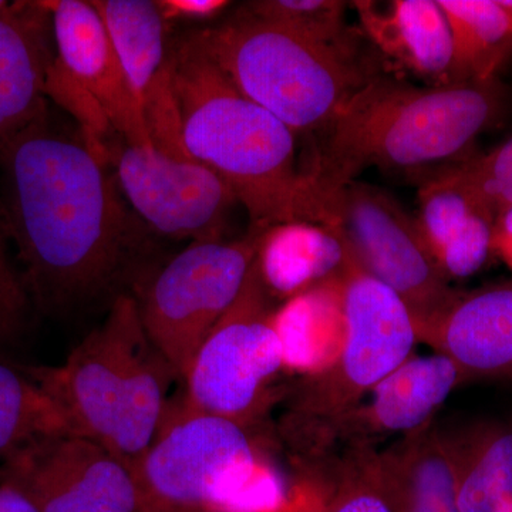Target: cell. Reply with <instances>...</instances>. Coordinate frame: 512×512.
<instances>
[{"label":"cell","mask_w":512,"mask_h":512,"mask_svg":"<svg viewBox=\"0 0 512 512\" xmlns=\"http://www.w3.org/2000/svg\"><path fill=\"white\" fill-rule=\"evenodd\" d=\"M126 73L154 150L191 158L181 137V120L171 76L167 20L151 0H92Z\"/></svg>","instance_id":"cell-13"},{"label":"cell","mask_w":512,"mask_h":512,"mask_svg":"<svg viewBox=\"0 0 512 512\" xmlns=\"http://www.w3.org/2000/svg\"><path fill=\"white\" fill-rule=\"evenodd\" d=\"M0 512H39L28 498L8 485L0 484Z\"/></svg>","instance_id":"cell-31"},{"label":"cell","mask_w":512,"mask_h":512,"mask_svg":"<svg viewBox=\"0 0 512 512\" xmlns=\"http://www.w3.org/2000/svg\"><path fill=\"white\" fill-rule=\"evenodd\" d=\"M508 512H512V510H511V511H508Z\"/></svg>","instance_id":"cell-34"},{"label":"cell","mask_w":512,"mask_h":512,"mask_svg":"<svg viewBox=\"0 0 512 512\" xmlns=\"http://www.w3.org/2000/svg\"><path fill=\"white\" fill-rule=\"evenodd\" d=\"M249 13L296 35L353 55L346 25V3L339 0H255Z\"/></svg>","instance_id":"cell-25"},{"label":"cell","mask_w":512,"mask_h":512,"mask_svg":"<svg viewBox=\"0 0 512 512\" xmlns=\"http://www.w3.org/2000/svg\"><path fill=\"white\" fill-rule=\"evenodd\" d=\"M45 94L79 121L87 141H90L89 147L100 160L104 161V156L101 154L106 153L103 138L113 130V127L92 94L64 69L63 64L56 57L47 72Z\"/></svg>","instance_id":"cell-28"},{"label":"cell","mask_w":512,"mask_h":512,"mask_svg":"<svg viewBox=\"0 0 512 512\" xmlns=\"http://www.w3.org/2000/svg\"><path fill=\"white\" fill-rule=\"evenodd\" d=\"M190 35L239 92L295 134L325 130L372 77L353 55L256 18L244 6Z\"/></svg>","instance_id":"cell-5"},{"label":"cell","mask_w":512,"mask_h":512,"mask_svg":"<svg viewBox=\"0 0 512 512\" xmlns=\"http://www.w3.org/2000/svg\"><path fill=\"white\" fill-rule=\"evenodd\" d=\"M453 37L454 82H491L512 55V20L497 0H437Z\"/></svg>","instance_id":"cell-22"},{"label":"cell","mask_w":512,"mask_h":512,"mask_svg":"<svg viewBox=\"0 0 512 512\" xmlns=\"http://www.w3.org/2000/svg\"><path fill=\"white\" fill-rule=\"evenodd\" d=\"M339 285L346 322L343 348L335 362L293 387L281 420L282 436L298 453L315 447L318 437H335L339 424L373 387L412 357L417 340L406 303L367 275L350 252Z\"/></svg>","instance_id":"cell-6"},{"label":"cell","mask_w":512,"mask_h":512,"mask_svg":"<svg viewBox=\"0 0 512 512\" xmlns=\"http://www.w3.org/2000/svg\"><path fill=\"white\" fill-rule=\"evenodd\" d=\"M62 404L74 431L128 468L150 446L167 410L173 367L147 335L136 298L119 295L106 319L62 366H28Z\"/></svg>","instance_id":"cell-4"},{"label":"cell","mask_w":512,"mask_h":512,"mask_svg":"<svg viewBox=\"0 0 512 512\" xmlns=\"http://www.w3.org/2000/svg\"><path fill=\"white\" fill-rule=\"evenodd\" d=\"M375 468L393 512H460L450 444L430 424L375 456Z\"/></svg>","instance_id":"cell-19"},{"label":"cell","mask_w":512,"mask_h":512,"mask_svg":"<svg viewBox=\"0 0 512 512\" xmlns=\"http://www.w3.org/2000/svg\"><path fill=\"white\" fill-rule=\"evenodd\" d=\"M53 45L46 2H13L0 10V148L49 116L45 84Z\"/></svg>","instance_id":"cell-15"},{"label":"cell","mask_w":512,"mask_h":512,"mask_svg":"<svg viewBox=\"0 0 512 512\" xmlns=\"http://www.w3.org/2000/svg\"><path fill=\"white\" fill-rule=\"evenodd\" d=\"M33 303L22 271L13 265L8 238L0 228V357L19 349L32 325Z\"/></svg>","instance_id":"cell-27"},{"label":"cell","mask_w":512,"mask_h":512,"mask_svg":"<svg viewBox=\"0 0 512 512\" xmlns=\"http://www.w3.org/2000/svg\"><path fill=\"white\" fill-rule=\"evenodd\" d=\"M498 5L507 13L508 18L512 20V0H497Z\"/></svg>","instance_id":"cell-32"},{"label":"cell","mask_w":512,"mask_h":512,"mask_svg":"<svg viewBox=\"0 0 512 512\" xmlns=\"http://www.w3.org/2000/svg\"><path fill=\"white\" fill-rule=\"evenodd\" d=\"M258 256L241 293L198 349L184 377L187 402L247 427L285 367Z\"/></svg>","instance_id":"cell-9"},{"label":"cell","mask_w":512,"mask_h":512,"mask_svg":"<svg viewBox=\"0 0 512 512\" xmlns=\"http://www.w3.org/2000/svg\"><path fill=\"white\" fill-rule=\"evenodd\" d=\"M67 433L76 431L62 404L28 366L0 357V463L36 441Z\"/></svg>","instance_id":"cell-23"},{"label":"cell","mask_w":512,"mask_h":512,"mask_svg":"<svg viewBox=\"0 0 512 512\" xmlns=\"http://www.w3.org/2000/svg\"><path fill=\"white\" fill-rule=\"evenodd\" d=\"M448 173L495 215L512 208V138L484 156L471 157Z\"/></svg>","instance_id":"cell-26"},{"label":"cell","mask_w":512,"mask_h":512,"mask_svg":"<svg viewBox=\"0 0 512 512\" xmlns=\"http://www.w3.org/2000/svg\"><path fill=\"white\" fill-rule=\"evenodd\" d=\"M170 60L185 151L231 187L252 228H332L291 128L239 92L190 33L171 43Z\"/></svg>","instance_id":"cell-2"},{"label":"cell","mask_w":512,"mask_h":512,"mask_svg":"<svg viewBox=\"0 0 512 512\" xmlns=\"http://www.w3.org/2000/svg\"><path fill=\"white\" fill-rule=\"evenodd\" d=\"M349 463L325 512H393L377 478L375 456L363 450Z\"/></svg>","instance_id":"cell-29"},{"label":"cell","mask_w":512,"mask_h":512,"mask_svg":"<svg viewBox=\"0 0 512 512\" xmlns=\"http://www.w3.org/2000/svg\"><path fill=\"white\" fill-rule=\"evenodd\" d=\"M266 229L237 241L192 242L175 255L136 299L147 335L178 379L241 293Z\"/></svg>","instance_id":"cell-8"},{"label":"cell","mask_w":512,"mask_h":512,"mask_svg":"<svg viewBox=\"0 0 512 512\" xmlns=\"http://www.w3.org/2000/svg\"><path fill=\"white\" fill-rule=\"evenodd\" d=\"M0 228L18 251L33 303L46 312L99 298L133 247L104 161L49 116L0 148Z\"/></svg>","instance_id":"cell-1"},{"label":"cell","mask_w":512,"mask_h":512,"mask_svg":"<svg viewBox=\"0 0 512 512\" xmlns=\"http://www.w3.org/2000/svg\"><path fill=\"white\" fill-rule=\"evenodd\" d=\"M367 37L390 62L427 86L454 82L453 37L437 0L352 3Z\"/></svg>","instance_id":"cell-18"},{"label":"cell","mask_w":512,"mask_h":512,"mask_svg":"<svg viewBox=\"0 0 512 512\" xmlns=\"http://www.w3.org/2000/svg\"><path fill=\"white\" fill-rule=\"evenodd\" d=\"M464 380L460 367L443 353L409 357L343 419L335 437L360 440L416 433L429 426L433 414Z\"/></svg>","instance_id":"cell-17"},{"label":"cell","mask_w":512,"mask_h":512,"mask_svg":"<svg viewBox=\"0 0 512 512\" xmlns=\"http://www.w3.org/2000/svg\"><path fill=\"white\" fill-rule=\"evenodd\" d=\"M117 180L127 200L150 227L170 238L222 241L238 204L224 180L194 158L167 156L124 144Z\"/></svg>","instance_id":"cell-12"},{"label":"cell","mask_w":512,"mask_h":512,"mask_svg":"<svg viewBox=\"0 0 512 512\" xmlns=\"http://www.w3.org/2000/svg\"><path fill=\"white\" fill-rule=\"evenodd\" d=\"M46 3L52 16L56 59L92 94L127 144L153 150L143 114L99 10L86 0Z\"/></svg>","instance_id":"cell-14"},{"label":"cell","mask_w":512,"mask_h":512,"mask_svg":"<svg viewBox=\"0 0 512 512\" xmlns=\"http://www.w3.org/2000/svg\"><path fill=\"white\" fill-rule=\"evenodd\" d=\"M164 19H212L228 8L225 0H157Z\"/></svg>","instance_id":"cell-30"},{"label":"cell","mask_w":512,"mask_h":512,"mask_svg":"<svg viewBox=\"0 0 512 512\" xmlns=\"http://www.w3.org/2000/svg\"><path fill=\"white\" fill-rule=\"evenodd\" d=\"M417 339L450 357L466 380L512 377V282L458 292Z\"/></svg>","instance_id":"cell-16"},{"label":"cell","mask_w":512,"mask_h":512,"mask_svg":"<svg viewBox=\"0 0 512 512\" xmlns=\"http://www.w3.org/2000/svg\"><path fill=\"white\" fill-rule=\"evenodd\" d=\"M460 512L512 510V429L476 434L466 446H450Z\"/></svg>","instance_id":"cell-24"},{"label":"cell","mask_w":512,"mask_h":512,"mask_svg":"<svg viewBox=\"0 0 512 512\" xmlns=\"http://www.w3.org/2000/svg\"><path fill=\"white\" fill-rule=\"evenodd\" d=\"M503 104L497 79L417 87L370 77L323 130L308 174L329 207V198L366 168L421 170L460 156Z\"/></svg>","instance_id":"cell-3"},{"label":"cell","mask_w":512,"mask_h":512,"mask_svg":"<svg viewBox=\"0 0 512 512\" xmlns=\"http://www.w3.org/2000/svg\"><path fill=\"white\" fill-rule=\"evenodd\" d=\"M333 229L357 265L406 303L416 333L454 301L416 218L377 187L352 181L329 198Z\"/></svg>","instance_id":"cell-10"},{"label":"cell","mask_w":512,"mask_h":512,"mask_svg":"<svg viewBox=\"0 0 512 512\" xmlns=\"http://www.w3.org/2000/svg\"><path fill=\"white\" fill-rule=\"evenodd\" d=\"M274 323L285 367L305 376L326 369L338 359L346 339L339 276L293 296L275 312Z\"/></svg>","instance_id":"cell-21"},{"label":"cell","mask_w":512,"mask_h":512,"mask_svg":"<svg viewBox=\"0 0 512 512\" xmlns=\"http://www.w3.org/2000/svg\"><path fill=\"white\" fill-rule=\"evenodd\" d=\"M348 258L335 229L313 224L266 229L258 252L266 288L291 298L338 278Z\"/></svg>","instance_id":"cell-20"},{"label":"cell","mask_w":512,"mask_h":512,"mask_svg":"<svg viewBox=\"0 0 512 512\" xmlns=\"http://www.w3.org/2000/svg\"><path fill=\"white\" fill-rule=\"evenodd\" d=\"M262 464L244 426L178 397L130 466L137 512H231Z\"/></svg>","instance_id":"cell-7"},{"label":"cell","mask_w":512,"mask_h":512,"mask_svg":"<svg viewBox=\"0 0 512 512\" xmlns=\"http://www.w3.org/2000/svg\"><path fill=\"white\" fill-rule=\"evenodd\" d=\"M10 2H5V0H0V10L8 8Z\"/></svg>","instance_id":"cell-33"},{"label":"cell","mask_w":512,"mask_h":512,"mask_svg":"<svg viewBox=\"0 0 512 512\" xmlns=\"http://www.w3.org/2000/svg\"><path fill=\"white\" fill-rule=\"evenodd\" d=\"M0 484L39 512H137L130 468L96 441L67 433L46 437L0 463Z\"/></svg>","instance_id":"cell-11"}]
</instances>
